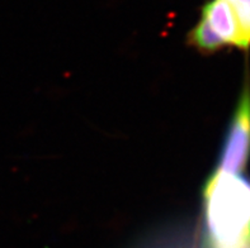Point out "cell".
Masks as SVG:
<instances>
[{
    "mask_svg": "<svg viewBox=\"0 0 250 248\" xmlns=\"http://www.w3.org/2000/svg\"><path fill=\"white\" fill-rule=\"evenodd\" d=\"M208 248H250V182L217 170L203 190Z\"/></svg>",
    "mask_w": 250,
    "mask_h": 248,
    "instance_id": "obj_1",
    "label": "cell"
},
{
    "mask_svg": "<svg viewBox=\"0 0 250 248\" xmlns=\"http://www.w3.org/2000/svg\"><path fill=\"white\" fill-rule=\"evenodd\" d=\"M190 43L205 54L225 46L250 47V0H211L189 35Z\"/></svg>",
    "mask_w": 250,
    "mask_h": 248,
    "instance_id": "obj_2",
    "label": "cell"
},
{
    "mask_svg": "<svg viewBox=\"0 0 250 248\" xmlns=\"http://www.w3.org/2000/svg\"><path fill=\"white\" fill-rule=\"evenodd\" d=\"M250 157V89L244 88L222 147L219 170L241 173Z\"/></svg>",
    "mask_w": 250,
    "mask_h": 248,
    "instance_id": "obj_3",
    "label": "cell"
}]
</instances>
